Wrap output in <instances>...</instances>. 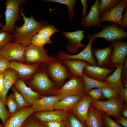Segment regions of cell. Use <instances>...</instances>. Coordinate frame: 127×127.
Here are the masks:
<instances>
[{
	"label": "cell",
	"mask_w": 127,
	"mask_h": 127,
	"mask_svg": "<svg viewBox=\"0 0 127 127\" xmlns=\"http://www.w3.org/2000/svg\"><path fill=\"white\" fill-rule=\"evenodd\" d=\"M20 15L23 16L24 21L23 24L18 27L15 25L14 31L12 34L13 42L22 44L25 47L31 44L32 38L42 27L48 24V22L44 20L37 21L31 14L29 18L27 17L23 12V9L21 8Z\"/></svg>",
	"instance_id": "cell-1"
},
{
	"label": "cell",
	"mask_w": 127,
	"mask_h": 127,
	"mask_svg": "<svg viewBox=\"0 0 127 127\" xmlns=\"http://www.w3.org/2000/svg\"><path fill=\"white\" fill-rule=\"evenodd\" d=\"M45 65L48 76L60 88L65 83L66 79H70L73 76L61 60L54 55L50 56L49 60Z\"/></svg>",
	"instance_id": "cell-2"
},
{
	"label": "cell",
	"mask_w": 127,
	"mask_h": 127,
	"mask_svg": "<svg viewBox=\"0 0 127 127\" xmlns=\"http://www.w3.org/2000/svg\"><path fill=\"white\" fill-rule=\"evenodd\" d=\"M28 83L40 94H53L60 88L49 77L46 72L45 65L40 64L38 71Z\"/></svg>",
	"instance_id": "cell-3"
},
{
	"label": "cell",
	"mask_w": 127,
	"mask_h": 127,
	"mask_svg": "<svg viewBox=\"0 0 127 127\" xmlns=\"http://www.w3.org/2000/svg\"><path fill=\"white\" fill-rule=\"evenodd\" d=\"M26 1L25 0H7L5 4L6 10L4 13L5 24L0 30L12 34L13 33L16 22L20 17L21 8L20 5Z\"/></svg>",
	"instance_id": "cell-4"
},
{
	"label": "cell",
	"mask_w": 127,
	"mask_h": 127,
	"mask_svg": "<svg viewBox=\"0 0 127 127\" xmlns=\"http://www.w3.org/2000/svg\"><path fill=\"white\" fill-rule=\"evenodd\" d=\"M93 38H103L107 41L112 43L122 41L127 37V32L118 24L110 22L103 26L99 32L92 34Z\"/></svg>",
	"instance_id": "cell-5"
},
{
	"label": "cell",
	"mask_w": 127,
	"mask_h": 127,
	"mask_svg": "<svg viewBox=\"0 0 127 127\" xmlns=\"http://www.w3.org/2000/svg\"><path fill=\"white\" fill-rule=\"evenodd\" d=\"M90 105L95 108L104 111L108 116H112L116 120L122 116L121 112L125 104L119 95L114 99L103 101L92 99Z\"/></svg>",
	"instance_id": "cell-6"
},
{
	"label": "cell",
	"mask_w": 127,
	"mask_h": 127,
	"mask_svg": "<svg viewBox=\"0 0 127 127\" xmlns=\"http://www.w3.org/2000/svg\"><path fill=\"white\" fill-rule=\"evenodd\" d=\"M85 93L82 77L72 76L53 95L58 96L60 100L65 97L70 95L83 96Z\"/></svg>",
	"instance_id": "cell-7"
},
{
	"label": "cell",
	"mask_w": 127,
	"mask_h": 127,
	"mask_svg": "<svg viewBox=\"0 0 127 127\" xmlns=\"http://www.w3.org/2000/svg\"><path fill=\"white\" fill-rule=\"evenodd\" d=\"M88 44L79 53L71 55L67 52L63 51L58 52L57 57L60 60L64 59H77L85 61L91 65L98 66L97 61L94 59L92 53V46L96 39L92 36V34L88 33L87 35Z\"/></svg>",
	"instance_id": "cell-8"
},
{
	"label": "cell",
	"mask_w": 127,
	"mask_h": 127,
	"mask_svg": "<svg viewBox=\"0 0 127 127\" xmlns=\"http://www.w3.org/2000/svg\"><path fill=\"white\" fill-rule=\"evenodd\" d=\"M47 53L44 47H38L30 44L25 47L24 63L45 64L50 58Z\"/></svg>",
	"instance_id": "cell-9"
},
{
	"label": "cell",
	"mask_w": 127,
	"mask_h": 127,
	"mask_svg": "<svg viewBox=\"0 0 127 127\" xmlns=\"http://www.w3.org/2000/svg\"><path fill=\"white\" fill-rule=\"evenodd\" d=\"M25 49L21 44L11 42L0 49V53L3 57L9 61L15 60L24 63Z\"/></svg>",
	"instance_id": "cell-10"
},
{
	"label": "cell",
	"mask_w": 127,
	"mask_h": 127,
	"mask_svg": "<svg viewBox=\"0 0 127 127\" xmlns=\"http://www.w3.org/2000/svg\"><path fill=\"white\" fill-rule=\"evenodd\" d=\"M40 64H28L13 60L10 62V68L16 71L19 79L25 82L28 81L38 71Z\"/></svg>",
	"instance_id": "cell-11"
},
{
	"label": "cell",
	"mask_w": 127,
	"mask_h": 127,
	"mask_svg": "<svg viewBox=\"0 0 127 127\" xmlns=\"http://www.w3.org/2000/svg\"><path fill=\"white\" fill-rule=\"evenodd\" d=\"M127 6V0H121L114 7L100 14V19L101 23L107 21L112 22L122 27L121 19L124 9Z\"/></svg>",
	"instance_id": "cell-12"
},
{
	"label": "cell",
	"mask_w": 127,
	"mask_h": 127,
	"mask_svg": "<svg viewBox=\"0 0 127 127\" xmlns=\"http://www.w3.org/2000/svg\"><path fill=\"white\" fill-rule=\"evenodd\" d=\"M85 30H82L80 29L73 32L64 31L62 32V35L68 40L67 44V48L68 52L76 54L80 48H84L85 45L81 43V41L85 37L83 33Z\"/></svg>",
	"instance_id": "cell-13"
},
{
	"label": "cell",
	"mask_w": 127,
	"mask_h": 127,
	"mask_svg": "<svg viewBox=\"0 0 127 127\" xmlns=\"http://www.w3.org/2000/svg\"><path fill=\"white\" fill-rule=\"evenodd\" d=\"M113 49L112 44L104 48H98L92 50L93 55L97 60L98 66L109 69H115V66L111 62V57Z\"/></svg>",
	"instance_id": "cell-14"
},
{
	"label": "cell",
	"mask_w": 127,
	"mask_h": 127,
	"mask_svg": "<svg viewBox=\"0 0 127 127\" xmlns=\"http://www.w3.org/2000/svg\"><path fill=\"white\" fill-rule=\"evenodd\" d=\"M100 1L99 0H96L94 4L91 7L88 13L86 16L82 17L80 24L84 28H88L92 26L95 25L100 28L102 25L100 17V13L99 10Z\"/></svg>",
	"instance_id": "cell-15"
},
{
	"label": "cell",
	"mask_w": 127,
	"mask_h": 127,
	"mask_svg": "<svg viewBox=\"0 0 127 127\" xmlns=\"http://www.w3.org/2000/svg\"><path fill=\"white\" fill-rule=\"evenodd\" d=\"M92 99L87 93H85L70 110L84 124H86L88 110Z\"/></svg>",
	"instance_id": "cell-16"
},
{
	"label": "cell",
	"mask_w": 127,
	"mask_h": 127,
	"mask_svg": "<svg viewBox=\"0 0 127 127\" xmlns=\"http://www.w3.org/2000/svg\"><path fill=\"white\" fill-rule=\"evenodd\" d=\"M34 111L30 106L24 107L11 115L3 127H21Z\"/></svg>",
	"instance_id": "cell-17"
},
{
	"label": "cell",
	"mask_w": 127,
	"mask_h": 127,
	"mask_svg": "<svg viewBox=\"0 0 127 127\" xmlns=\"http://www.w3.org/2000/svg\"><path fill=\"white\" fill-rule=\"evenodd\" d=\"M115 69H109L90 65L86 66L83 73L89 77L101 81H106V79L114 71Z\"/></svg>",
	"instance_id": "cell-18"
},
{
	"label": "cell",
	"mask_w": 127,
	"mask_h": 127,
	"mask_svg": "<svg viewBox=\"0 0 127 127\" xmlns=\"http://www.w3.org/2000/svg\"><path fill=\"white\" fill-rule=\"evenodd\" d=\"M111 43L113 46L111 57V63L115 66L118 64H123L127 57V42L119 41Z\"/></svg>",
	"instance_id": "cell-19"
},
{
	"label": "cell",
	"mask_w": 127,
	"mask_h": 127,
	"mask_svg": "<svg viewBox=\"0 0 127 127\" xmlns=\"http://www.w3.org/2000/svg\"><path fill=\"white\" fill-rule=\"evenodd\" d=\"M59 100L58 97L55 95L41 97L33 101L31 107L34 112L52 111L55 103Z\"/></svg>",
	"instance_id": "cell-20"
},
{
	"label": "cell",
	"mask_w": 127,
	"mask_h": 127,
	"mask_svg": "<svg viewBox=\"0 0 127 127\" xmlns=\"http://www.w3.org/2000/svg\"><path fill=\"white\" fill-rule=\"evenodd\" d=\"M68 113L67 111L55 110L36 112L33 115L42 122L55 120L64 122Z\"/></svg>",
	"instance_id": "cell-21"
},
{
	"label": "cell",
	"mask_w": 127,
	"mask_h": 127,
	"mask_svg": "<svg viewBox=\"0 0 127 127\" xmlns=\"http://www.w3.org/2000/svg\"><path fill=\"white\" fill-rule=\"evenodd\" d=\"M13 86L26 101L31 104L34 101L41 97V94L34 91L30 88L27 87L24 81L19 79L16 82Z\"/></svg>",
	"instance_id": "cell-22"
},
{
	"label": "cell",
	"mask_w": 127,
	"mask_h": 127,
	"mask_svg": "<svg viewBox=\"0 0 127 127\" xmlns=\"http://www.w3.org/2000/svg\"><path fill=\"white\" fill-rule=\"evenodd\" d=\"M4 74V87L0 93V100L5 103L8 92L19 79V75L16 71L10 68L5 70Z\"/></svg>",
	"instance_id": "cell-23"
},
{
	"label": "cell",
	"mask_w": 127,
	"mask_h": 127,
	"mask_svg": "<svg viewBox=\"0 0 127 127\" xmlns=\"http://www.w3.org/2000/svg\"><path fill=\"white\" fill-rule=\"evenodd\" d=\"M71 73L73 76L82 77L83 70L87 66L90 65L88 62L82 60L64 59L61 60Z\"/></svg>",
	"instance_id": "cell-24"
},
{
	"label": "cell",
	"mask_w": 127,
	"mask_h": 127,
	"mask_svg": "<svg viewBox=\"0 0 127 127\" xmlns=\"http://www.w3.org/2000/svg\"><path fill=\"white\" fill-rule=\"evenodd\" d=\"M104 112L90 105L85 124L87 127H103L102 117Z\"/></svg>",
	"instance_id": "cell-25"
},
{
	"label": "cell",
	"mask_w": 127,
	"mask_h": 127,
	"mask_svg": "<svg viewBox=\"0 0 127 127\" xmlns=\"http://www.w3.org/2000/svg\"><path fill=\"white\" fill-rule=\"evenodd\" d=\"M82 96L72 95L65 97L55 103L54 109L68 112L76 104Z\"/></svg>",
	"instance_id": "cell-26"
},
{
	"label": "cell",
	"mask_w": 127,
	"mask_h": 127,
	"mask_svg": "<svg viewBox=\"0 0 127 127\" xmlns=\"http://www.w3.org/2000/svg\"><path fill=\"white\" fill-rule=\"evenodd\" d=\"M116 67L113 72L106 79L110 88L120 91L124 88L121 81V75L123 65L119 64L115 65Z\"/></svg>",
	"instance_id": "cell-27"
},
{
	"label": "cell",
	"mask_w": 127,
	"mask_h": 127,
	"mask_svg": "<svg viewBox=\"0 0 127 127\" xmlns=\"http://www.w3.org/2000/svg\"><path fill=\"white\" fill-rule=\"evenodd\" d=\"M82 77L83 80L85 93L89 90L94 88H102L104 87H110L106 81L98 80L87 76L83 73Z\"/></svg>",
	"instance_id": "cell-28"
},
{
	"label": "cell",
	"mask_w": 127,
	"mask_h": 127,
	"mask_svg": "<svg viewBox=\"0 0 127 127\" xmlns=\"http://www.w3.org/2000/svg\"><path fill=\"white\" fill-rule=\"evenodd\" d=\"M43 1L57 3L62 4L66 5L68 7V14L69 20L71 21L72 19L75 16L74 8L75 5L77 0H44Z\"/></svg>",
	"instance_id": "cell-29"
},
{
	"label": "cell",
	"mask_w": 127,
	"mask_h": 127,
	"mask_svg": "<svg viewBox=\"0 0 127 127\" xmlns=\"http://www.w3.org/2000/svg\"><path fill=\"white\" fill-rule=\"evenodd\" d=\"M64 122L66 127H87L71 112L68 113Z\"/></svg>",
	"instance_id": "cell-30"
},
{
	"label": "cell",
	"mask_w": 127,
	"mask_h": 127,
	"mask_svg": "<svg viewBox=\"0 0 127 127\" xmlns=\"http://www.w3.org/2000/svg\"><path fill=\"white\" fill-rule=\"evenodd\" d=\"M11 88L17 105V112L24 107L31 105L26 101L23 97L14 86L12 87Z\"/></svg>",
	"instance_id": "cell-31"
},
{
	"label": "cell",
	"mask_w": 127,
	"mask_h": 127,
	"mask_svg": "<svg viewBox=\"0 0 127 127\" xmlns=\"http://www.w3.org/2000/svg\"><path fill=\"white\" fill-rule=\"evenodd\" d=\"M121 0H101L99 6L100 15L114 7Z\"/></svg>",
	"instance_id": "cell-32"
},
{
	"label": "cell",
	"mask_w": 127,
	"mask_h": 127,
	"mask_svg": "<svg viewBox=\"0 0 127 127\" xmlns=\"http://www.w3.org/2000/svg\"><path fill=\"white\" fill-rule=\"evenodd\" d=\"M52 43L50 39L43 37L37 33L33 37L31 44L37 47H43L46 44Z\"/></svg>",
	"instance_id": "cell-33"
},
{
	"label": "cell",
	"mask_w": 127,
	"mask_h": 127,
	"mask_svg": "<svg viewBox=\"0 0 127 127\" xmlns=\"http://www.w3.org/2000/svg\"><path fill=\"white\" fill-rule=\"evenodd\" d=\"M59 32L53 26L48 24L41 28L37 33L43 37L50 39L54 33Z\"/></svg>",
	"instance_id": "cell-34"
},
{
	"label": "cell",
	"mask_w": 127,
	"mask_h": 127,
	"mask_svg": "<svg viewBox=\"0 0 127 127\" xmlns=\"http://www.w3.org/2000/svg\"><path fill=\"white\" fill-rule=\"evenodd\" d=\"M5 104L8 107L12 115L17 112V105L13 93L7 96Z\"/></svg>",
	"instance_id": "cell-35"
},
{
	"label": "cell",
	"mask_w": 127,
	"mask_h": 127,
	"mask_svg": "<svg viewBox=\"0 0 127 127\" xmlns=\"http://www.w3.org/2000/svg\"><path fill=\"white\" fill-rule=\"evenodd\" d=\"M104 98L108 100L114 99L118 96L120 91L108 87L101 88Z\"/></svg>",
	"instance_id": "cell-36"
},
{
	"label": "cell",
	"mask_w": 127,
	"mask_h": 127,
	"mask_svg": "<svg viewBox=\"0 0 127 127\" xmlns=\"http://www.w3.org/2000/svg\"><path fill=\"white\" fill-rule=\"evenodd\" d=\"M12 115L7 109L5 104L0 100V119L4 126Z\"/></svg>",
	"instance_id": "cell-37"
},
{
	"label": "cell",
	"mask_w": 127,
	"mask_h": 127,
	"mask_svg": "<svg viewBox=\"0 0 127 127\" xmlns=\"http://www.w3.org/2000/svg\"><path fill=\"white\" fill-rule=\"evenodd\" d=\"M91 97L92 99L96 100H100L104 98L101 88L91 89L87 93Z\"/></svg>",
	"instance_id": "cell-38"
},
{
	"label": "cell",
	"mask_w": 127,
	"mask_h": 127,
	"mask_svg": "<svg viewBox=\"0 0 127 127\" xmlns=\"http://www.w3.org/2000/svg\"><path fill=\"white\" fill-rule=\"evenodd\" d=\"M12 34L0 30V49L8 43L13 40Z\"/></svg>",
	"instance_id": "cell-39"
},
{
	"label": "cell",
	"mask_w": 127,
	"mask_h": 127,
	"mask_svg": "<svg viewBox=\"0 0 127 127\" xmlns=\"http://www.w3.org/2000/svg\"><path fill=\"white\" fill-rule=\"evenodd\" d=\"M102 120L103 125L105 127H122L119 125L111 119L105 113L102 117Z\"/></svg>",
	"instance_id": "cell-40"
},
{
	"label": "cell",
	"mask_w": 127,
	"mask_h": 127,
	"mask_svg": "<svg viewBox=\"0 0 127 127\" xmlns=\"http://www.w3.org/2000/svg\"><path fill=\"white\" fill-rule=\"evenodd\" d=\"M21 127H44L42 122L37 119H27L25 121Z\"/></svg>",
	"instance_id": "cell-41"
},
{
	"label": "cell",
	"mask_w": 127,
	"mask_h": 127,
	"mask_svg": "<svg viewBox=\"0 0 127 127\" xmlns=\"http://www.w3.org/2000/svg\"><path fill=\"white\" fill-rule=\"evenodd\" d=\"M121 75V81L124 88H127V57L126 58Z\"/></svg>",
	"instance_id": "cell-42"
},
{
	"label": "cell",
	"mask_w": 127,
	"mask_h": 127,
	"mask_svg": "<svg viewBox=\"0 0 127 127\" xmlns=\"http://www.w3.org/2000/svg\"><path fill=\"white\" fill-rule=\"evenodd\" d=\"M42 123L44 127H66L64 122L61 121H53Z\"/></svg>",
	"instance_id": "cell-43"
},
{
	"label": "cell",
	"mask_w": 127,
	"mask_h": 127,
	"mask_svg": "<svg viewBox=\"0 0 127 127\" xmlns=\"http://www.w3.org/2000/svg\"><path fill=\"white\" fill-rule=\"evenodd\" d=\"M10 62L6 58L2 57L0 59V75L4 74L5 70L9 68Z\"/></svg>",
	"instance_id": "cell-44"
},
{
	"label": "cell",
	"mask_w": 127,
	"mask_h": 127,
	"mask_svg": "<svg viewBox=\"0 0 127 127\" xmlns=\"http://www.w3.org/2000/svg\"><path fill=\"white\" fill-rule=\"evenodd\" d=\"M119 96L125 104H127V88H124L120 91Z\"/></svg>",
	"instance_id": "cell-45"
},
{
	"label": "cell",
	"mask_w": 127,
	"mask_h": 127,
	"mask_svg": "<svg viewBox=\"0 0 127 127\" xmlns=\"http://www.w3.org/2000/svg\"><path fill=\"white\" fill-rule=\"evenodd\" d=\"M80 1L83 7L82 10V17H84L87 15V9L88 7V5L87 4V0H81Z\"/></svg>",
	"instance_id": "cell-46"
},
{
	"label": "cell",
	"mask_w": 127,
	"mask_h": 127,
	"mask_svg": "<svg viewBox=\"0 0 127 127\" xmlns=\"http://www.w3.org/2000/svg\"><path fill=\"white\" fill-rule=\"evenodd\" d=\"M125 12L122 16L121 24L122 28L125 30L127 27V6L126 7Z\"/></svg>",
	"instance_id": "cell-47"
},
{
	"label": "cell",
	"mask_w": 127,
	"mask_h": 127,
	"mask_svg": "<svg viewBox=\"0 0 127 127\" xmlns=\"http://www.w3.org/2000/svg\"><path fill=\"white\" fill-rule=\"evenodd\" d=\"M115 121L117 124L121 125L123 127H127V119L123 116H121Z\"/></svg>",
	"instance_id": "cell-48"
},
{
	"label": "cell",
	"mask_w": 127,
	"mask_h": 127,
	"mask_svg": "<svg viewBox=\"0 0 127 127\" xmlns=\"http://www.w3.org/2000/svg\"><path fill=\"white\" fill-rule=\"evenodd\" d=\"M4 74L0 75V93L2 91L4 87Z\"/></svg>",
	"instance_id": "cell-49"
},
{
	"label": "cell",
	"mask_w": 127,
	"mask_h": 127,
	"mask_svg": "<svg viewBox=\"0 0 127 127\" xmlns=\"http://www.w3.org/2000/svg\"><path fill=\"white\" fill-rule=\"evenodd\" d=\"M121 115L127 119V104H125V107L121 112Z\"/></svg>",
	"instance_id": "cell-50"
},
{
	"label": "cell",
	"mask_w": 127,
	"mask_h": 127,
	"mask_svg": "<svg viewBox=\"0 0 127 127\" xmlns=\"http://www.w3.org/2000/svg\"><path fill=\"white\" fill-rule=\"evenodd\" d=\"M2 15L0 14V18L2 16ZM4 25L3 24L1 23L0 22V28H2L4 27Z\"/></svg>",
	"instance_id": "cell-51"
},
{
	"label": "cell",
	"mask_w": 127,
	"mask_h": 127,
	"mask_svg": "<svg viewBox=\"0 0 127 127\" xmlns=\"http://www.w3.org/2000/svg\"><path fill=\"white\" fill-rule=\"evenodd\" d=\"M0 127H3V125L0 123Z\"/></svg>",
	"instance_id": "cell-52"
},
{
	"label": "cell",
	"mask_w": 127,
	"mask_h": 127,
	"mask_svg": "<svg viewBox=\"0 0 127 127\" xmlns=\"http://www.w3.org/2000/svg\"><path fill=\"white\" fill-rule=\"evenodd\" d=\"M2 56H1V55L0 54V59L2 58Z\"/></svg>",
	"instance_id": "cell-53"
},
{
	"label": "cell",
	"mask_w": 127,
	"mask_h": 127,
	"mask_svg": "<svg viewBox=\"0 0 127 127\" xmlns=\"http://www.w3.org/2000/svg\"><path fill=\"white\" fill-rule=\"evenodd\" d=\"M103 127H104V126Z\"/></svg>",
	"instance_id": "cell-54"
}]
</instances>
